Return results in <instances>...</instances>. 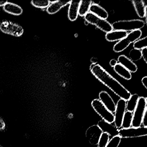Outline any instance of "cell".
I'll list each match as a JSON object with an SVG mask.
<instances>
[{"mask_svg": "<svg viewBox=\"0 0 147 147\" xmlns=\"http://www.w3.org/2000/svg\"><path fill=\"white\" fill-rule=\"evenodd\" d=\"M131 43L127 37H125L119 41L114 45L113 50L115 52H121L126 49Z\"/></svg>", "mask_w": 147, "mask_h": 147, "instance_id": "cell-20", "label": "cell"}, {"mask_svg": "<svg viewBox=\"0 0 147 147\" xmlns=\"http://www.w3.org/2000/svg\"><path fill=\"white\" fill-rule=\"evenodd\" d=\"M132 2L138 16L144 18L146 15V6L143 1H133Z\"/></svg>", "mask_w": 147, "mask_h": 147, "instance_id": "cell-19", "label": "cell"}, {"mask_svg": "<svg viewBox=\"0 0 147 147\" xmlns=\"http://www.w3.org/2000/svg\"><path fill=\"white\" fill-rule=\"evenodd\" d=\"M134 48L136 49L142 50L143 48L147 47V36L145 38L136 41L134 43Z\"/></svg>", "mask_w": 147, "mask_h": 147, "instance_id": "cell-27", "label": "cell"}, {"mask_svg": "<svg viewBox=\"0 0 147 147\" xmlns=\"http://www.w3.org/2000/svg\"><path fill=\"white\" fill-rule=\"evenodd\" d=\"M121 138L119 135L112 137L109 140L106 147H118L121 143Z\"/></svg>", "mask_w": 147, "mask_h": 147, "instance_id": "cell-29", "label": "cell"}, {"mask_svg": "<svg viewBox=\"0 0 147 147\" xmlns=\"http://www.w3.org/2000/svg\"><path fill=\"white\" fill-rule=\"evenodd\" d=\"M90 11V13L104 20H106L109 17V14L107 11L97 3L92 4Z\"/></svg>", "mask_w": 147, "mask_h": 147, "instance_id": "cell-16", "label": "cell"}, {"mask_svg": "<svg viewBox=\"0 0 147 147\" xmlns=\"http://www.w3.org/2000/svg\"><path fill=\"white\" fill-rule=\"evenodd\" d=\"M84 19L88 23L95 25L106 33L113 30L112 24L108 21L102 19L90 12L85 16Z\"/></svg>", "mask_w": 147, "mask_h": 147, "instance_id": "cell-3", "label": "cell"}, {"mask_svg": "<svg viewBox=\"0 0 147 147\" xmlns=\"http://www.w3.org/2000/svg\"><path fill=\"white\" fill-rule=\"evenodd\" d=\"M147 105L146 98L143 97H140L137 106L133 114L132 125L133 127H139L141 126Z\"/></svg>", "mask_w": 147, "mask_h": 147, "instance_id": "cell-4", "label": "cell"}, {"mask_svg": "<svg viewBox=\"0 0 147 147\" xmlns=\"http://www.w3.org/2000/svg\"><path fill=\"white\" fill-rule=\"evenodd\" d=\"M99 100L111 112L115 113L116 104L111 96L105 91H102L99 94Z\"/></svg>", "mask_w": 147, "mask_h": 147, "instance_id": "cell-10", "label": "cell"}, {"mask_svg": "<svg viewBox=\"0 0 147 147\" xmlns=\"http://www.w3.org/2000/svg\"><path fill=\"white\" fill-rule=\"evenodd\" d=\"M110 135L106 133H103L99 139L98 147H106L109 141Z\"/></svg>", "mask_w": 147, "mask_h": 147, "instance_id": "cell-28", "label": "cell"}, {"mask_svg": "<svg viewBox=\"0 0 147 147\" xmlns=\"http://www.w3.org/2000/svg\"><path fill=\"white\" fill-rule=\"evenodd\" d=\"M92 1H80L79 7V15L84 16L90 11Z\"/></svg>", "mask_w": 147, "mask_h": 147, "instance_id": "cell-22", "label": "cell"}, {"mask_svg": "<svg viewBox=\"0 0 147 147\" xmlns=\"http://www.w3.org/2000/svg\"><path fill=\"white\" fill-rule=\"evenodd\" d=\"M142 124L143 127H147V108L145 111L143 120H142Z\"/></svg>", "mask_w": 147, "mask_h": 147, "instance_id": "cell-31", "label": "cell"}, {"mask_svg": "<svg viewBox=\"0 0 147 147\" xmlns=\"http://www.w3.org/2000/svg\"><path fill=\"white\" fill-rule=\"evenodd\" d=\"M90 70L98 80L110 89L121 99L127 101L132 96L131 93L121 84L98 64H92L90 66Z\"/></svg>", "mask_w": 147, "mask_h": 147, "instance_id": "cell-1", "label": "cell"}, {"mask_svg": "<svg viewBox=\"0 0 147 147\" xmlns=\"http://www.w3.org/2000/svg\"><path fill=\"white\" fill-rule=\"evenodd\" d=\"M129 56L130 59L133 61L140 60L142 58V51L139 49L134 48L129 52Z\"/></svg>", "mask_w": 147, "mask_h": 147, "instance_id": "cell-25", "label": "cell"}, {"mask_svg": "<svg viewBox=\"0 0 147 147\" xmlns=\"http://www.w3.org/2000/svg\"><path fill=\"white\" fill-rule=\"evenodd\" d=\"M142 35V32L140 29L134 30L132 31L129 33L128 34L127 37L130 41L131 43L136 42V41L138 40L139 38H140Z\"/></svg>", "mask_w": 147, "mask_h": 147, "instance_id": "cell-24", "label": "cell"}, {"mask_svg": "<svg viewBox=\"0 0 147 147\" xmlns=\"http://www.w3.org/2000/svg\"><path fill=\"white\" fill-rule=\"evenodd\" d=\"M128 33L127 32L122 30H113L109 33H107L105 38L110 42L120 41L127 37Z\"/></svg>", "mask_w": 147, "mask_h": 147, "instance_id": "cell-13", "label": "cell"}, {"mask_svg": "<svg viewBox=\"0 0 147 147\" xmlns=\"http://www.w3.org/2000/svg\"><path fill=\"white\" fill-rule=\"evenodd\" d=\"M146 103H147V97L146 98Z\"/></svg>", "mask_w": 147, "mask_h": 147, "instance_id": "cell-37", "label": "cell"}, {"mask_svg": "<svg viewBox=\"0 0 147 147\" xmlns=\"http://www.w3.org/2000/svg\"><path fill=\"white\" fill-rule=\"evenodd\" d=\"M0 29L3 33L15 37H20L24 33V29L21 26L8 21H3L1 23Z\"/></svg>", "mask_w": 147, "mask_h": 147, "instance_id": "cell-7", "label": "cell"}, {"mask_svg": "<svg viewBox=\"0 0 147 147\" xmlns=\"http://www.w3.org/2000/svg\"><path fill=\"white\" fill-rule=\"evenodd\" d=\"M3 8L5 12L13 15H20L23 12L21 7L15 3L8 2L3 6Z\"/></svg>", "mask_w": 147, "mask_h": 147, "instance_id": "cell-17", "label": "cell"}, {"mask_svg": "<svg viewBox=\"0 0 147 147\" xmlns=\"http://www.w3.org/2000/svg\"><path fill=\"white\" fill-rule=\"evenodd\" d=\"M7 2V1H0V7L4 6Z\"/></svg>", "mask_w": 147, "mask_h": 147, "instance_id": "cell-35", "label": "cell"}, {"mask_svg": "<svg viewBox=\"0 0 147 147\" xmlns=\"http://www.w3.org/2000/svg\"><path fill=\"white\" fill-rule=\"evenodd\" d=\"M145 22L139 19L120 20L115 22L112 24L114 30L129 31L140 29L145 26Z\"/></svg>", "mask_w": 147, "mask_h": 147, "instance_id": "cell-2", "label": "cell"}, {"mask_svg": "<svg viewBox=\"0 0 147 147\" xmlns=\"http://www.w3.org/2000/svg\"><path fill=\"white\" fill-rule=\"evenodd\" d=\"M118 62L130 72H136L138 70L137 65L125 55H120L118 58Z\"/></svg>", "mask_w": 147, "mask_h": 147, "instance_id": "cell-12", "label": "cell"}, {"mask_svg": "<svg viewBox=\"0 0 147 147\" xmlns=\"http://www.w3.org/2000/svg\"><path fill=\"white\" fill-rule=\"evenodd\" d=\"M118 135L121 138H133L147 135V127H130L118 130Z\"/></svg>", "mask_w": 147, "mask_h": 147, "instance_id": "cell-6", "label": "cell"}, {"mask_svg": "<svg viewBox=\"0 0 147 147\" xmlns=\"http://www.w3.org/2000/svg\"><path fill=\"white\" fill-rule=\"evenodd\" d=\"M133 113L127 111L123 119L122 127L123 129H128L131 127L133 123Z\"/></svg>", "mask_w": 147, "mask_h": 147, "instance_id": "cell-23", "label": "cell"}, {"mask_svg": "<svg viewBox=\"0 0 147 147\" xmlns=\"http://www.w3.org/2000/svg\"><path fill=\"white\" fill-rule=\"evenodd\" d=\"M114 70L118 75L126 80H129L132 78L131 72L119 63L114 67Z\"/></svg>", "mask_w": 147, "mask_h": 147, "instance_id": "cell-18", "label": "cell"}, {"mask_svg": "<svg viewBox=\"0 0 147 147\" xmlns=\"http://www.w3.org/2000/svg\"><path fill=\"white\" fill-rule=\"evenodd\" d=\"M98 126L101 129L102 133L109 134L110 136H114L118 135V130L115 127L112 126L111 124L108 123L104 120H101L98 123Z\"/></svg>", "mask_w": 147, "mask_h": 147, "instance_id": "cell-11", "label": "cell"}, {"mask_svg": "<svg viewBox=\"0 0 147 147\" xmlns=\"http://www.w3.org/2000/svg\"><path fill=\"white\" fill-rule=\"evenodd\" d=\"M71 1H56L51 3L47 8V13L50 14H53L58 12L61 8L67 4H69Z\"/></svg>", "mask_w": 147, "mask_h": 147, "instance_id": "cell-15", "label": "cell"}, {"mask_svg": "<svg viewBox=\"0 0 147 147\" xmlns=\"http://www.w3.org/2000/svg\"><path fill=\"white\" fill-rule=\"evenodd\" d=\"M142 54L143 59L145 60L146 63L147 64V47L143 48L142 50Z\"/></svg>", "mask_w": 147, "mask_h": 147, "instance_id": "cell-30", "label": "cell"}, {"mask_svg": "<svg viewBox=\"0 0 147 147\" xmlns=\"http://www.w3.org/2000/svg\"><path fill=\"white\" fill-rule=\"evenodd\" d=\"M51 2L48 0L45 1H32L31 3L33 6L39 8L45 9L48 7Z\"/></svg>", "mask_w": 147, "mask_h": 147, "instance_id": "cell-26", "label": "cell"}, {"mask_svg": "<svg viewBox=\"0 0 147 147\" xmlns=\"http://www.w3.org/2000/svg\"><path fill=\"white\" fill-rule=\"evenodd\" d=\"M127 101L122 99L118 100L116 104L115 111V127L118 129L122 127L123 119L126 112Z\"/></svg>", "mask_w": 147, "mask_h": 147, "instance_id": "cell-8", "label": "cell"}, {"mask_svg": "<svg viewBox=\"0 0 147 147\" xmlns=\"http://www.w3.org/2000/svg\"><path fill=\"white\" fill-rule=\"evenodd\" d=\"M91 105L93 109L102 118L103 120L110 124L114 123L115 116L108 110L99 99L93 100L92 102Z\"/></svg>", "mask_w": 147, "mask_h": 147, "instance_id": "cell-5", "label": "cell"}, {"mask_svg": "<svg viewBox=\"0 0 147 147\" xmlns=\"http://www.w3.org/2000/svg\"><path fill=\"white\" fill-rule=\"evenodd\" d=\"M0 147H2L1 146V145H0Z\"/></svg>", "mask_w": 147, "mask_h": 147, "instance_id": "cell-38", "label": "cell"}, {"mask_svg": "<svg viewBox=\"0 0 147 147\" xmlns=\"http://www.w3.org/2000/svg\"><path fill=\"white\" fill-rule=\"evenodd\" d=\"M6 128V124L2 118L0 117V130L2 131L4 130Z\"/></svg>", "mask_w": 147, "mask_h": 147, "instance_id": "cell-32", "label": "cell"}, {"mask_svg": "<svg viewBox=\"0 0 147 147\" xmlns=\"http://www.w3.org/2000/svg\"><path fill=\"white\" fill-rule=\"evenodd\" d=\"M142 84L144 85V87L147 90V77H145L142 79Z\"/></svg>", "mask_w": 147, "mask_h": 147, "instance_id": "cell-34", "label": "cell"}, {"mask_svg": "<svg viewBox=\"0 0 147 147\" xmlns=\"http://www.w3.org/2000/svg\"><path fill=\"white\" fill-rule=\"evenodd\" d=\"M145 17H146V22L147 25V6H146V15H145Z\"/></svg>", "mask_w": 147, "mask_h": 147, "instance_id": "cell-36", "label": "cell"}, {"mask_svg": "<svg viewBox=\"0 0 147 147\" xmlns=\"http://www.w3.org/2000/svg\"><path fill=\"white\" fill-rule=\"evenodd\" d=\"M140 97L137 94L132 95L129 99L127 101L126 109L127 111L133 112L137 106Z\"/></svg>", "mask_w": 147, "mask_h": 147, "instance_id": "cell-21", "label": "cell"}, {"mask_svg": "<svg viewBox=\"0 0 147 147\" xmlns=\"http://www.w3.org/2000/svg\"><path fill=\"white\" fill-rule=\"evenodd\" d=\"M102 133L101 129L98 125H92L87 129L86 132V136L91 145H97L98 144Z\"/></svg>", "mask_w": 147, "mask_h": 147, "instance_id": "cell-9", "label": "cell"}, {"mask_svg": "<svg viewBox=\"0 0 147 147\" xmlns=\"http://www.w3.org/2000/svg\"><path fill=\"white\" fill-rule=\"evenodd\" d=\"M80 1H71L69 3L68 17L70 20L74 21L79 15V7Z\"/></svg>", "mask_w": 147, "mask_h": 147, "instance_id": "cell-14", "label": "cell"}, {"mask_svg": "<svg viewBox=\"0 0 147 147\" xmlns=\"http://www.w3.org/2000/svg\"><path fill=\"white\" fill-rule=\"evenodd\" d=\"M118 61L115 59H112L110 61L109 64L111 67H114L118 63Z\"/></svg>", "mask_w": 147, "mask_h": 147, "instance_id": "cell-33", "label": "cell"}]
</instances>
